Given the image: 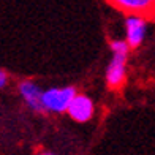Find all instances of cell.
<instances>
[{
    "label": "cell",
    "instance_id": "obj_1",
    "mask_svg": "<svg viewBox=\"0 0 155 155\" xmlns=\"http://www.w3.org/2000/svg\"><path fill=\"white\" fill-rule=\"evenodd\" d=\"M130 46L127 41H112L111 43V52L112 59L106 68V82L109 87H119L125 81L127 74V57H128Z\"/></svg>",
    "mask_w": 155,
    "mask_h": 155
},
{
    "label": "cell",
    "instance_id": "obj_2",
    "mask_svg": "<svg viewBox=\"0 0 155 155\" xmlns=\"http://www.w3.org/2000/svg\"><path fill=\"white\" fill-rule=\"evenodd\" d=\"M74 95H76V89L70 87V86L68 87H52V89L43 90V95H41L43 111L65 112Z\"/></svg>",
    "mask_w": 155,
    "mask_h": 155
},
{
    "label": "cell",
    "instance_id": "obj_3",
    "mask_svg": "<svg viewBox=\"0 0 155 155\" xmlns=\"http://www.w3.org/2000/svg\"><path fill=\"white\" fill-rule=\"evenodd\" d=\"M147 33V22L139 15H130L125 19V41L130 48L143 45Z\"/></svg>",
    "mask_w": 155,
    "mask_h": 155
},
{
    "label": "cell",
    "instance_id": "obj_4",
    "mask_svg": "<svg viewBox=\"0 0 155 155\" xmlns=\"http://www.w3.org/2000/svg\"><path fill=\"white\" fill-rule=\"evenodd\" d=\"M67 112H68V116L76 122H87L94 117L95 106H94V101L90 100L87 95L76 94L73 97L71 103H70Z\"/></svg>",
    "mask_w": 155,
    "mask_h": 155
},
{
    "label": "cell",
    "instance_id": "obj_5",
    "mask_svg": "<svg viewBox=\"0 0 155 155\" xmlns=\"http://www.w3.org/2000/svg\"><path fill=\"white\" fill-rule=\"evenodd\" d=\"M108 2L128 15H155V0H108Z\"/></svg>",
    "mask_w": 155,
    "mask_h": 155
},
{
    "label": "cell",
    "instance_id": "obj_6",
    "mask_svg": "<svg viewBox=\"0 0 155 155\" xmlns=\"http://www.w3.org/2000/svg\"><path fill=\"white\" fill-rule=\"evenodd\" d=\"M19 94L21 98L24 100V103L35 112H45L43 104H41V95L43 90L40 89L38 84H35L33 81H22L19 84Z\"/></svg>",
    "mask_w": 155,
    "mask_h": 155
},
{
    "label": "cell",
    "instance_id": "obj_7",
    "mask_svg": "<svg viewBox=\"0 0 155 155\" xmlns=\"http://www.w3.org/2000/svg\"><path fill=\"white\" fill-rule=\"evenodd\" d=\"M6 84H8V74H6L2 68H0V89L6 87Z\"/></svg>",
    "mask_w": 155,
    "mask_h": 155
},
{
    "label": "cell",
    "instance_id": "obj_8",
    "mask_svg": "<svg viewBox=\"0 0 155 155\" xmlns=\"http://www.w3.org/2000/svg\"><path fill=\"white\" fill-rule=\"evenodd\" d=\"M38 155H54V153H51V152H40Z\"/></svg>",
    "mask_w": 155,
    "mask_h": 155
}]
</instances>
